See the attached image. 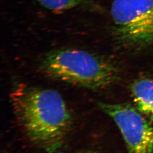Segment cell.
Masks as SVG:
<instances>
[{
  "label": "cell",
  "instance_id": "6da1fadb",
  "mask_svg": "<svg viewBox=\"0 0 153 153\" xmlns=\"http://www.w3.org/2000/svg\"><path fill=\"white\" fill-rule=\"evenodd\" d=\"M10 98L19 127L32 143L51 153L62 145L71 116L59 92L19 83Z\"/></svg>",
  "mask_w": 153,
  "mask_h": 153
},
{
  "label": "cell",
  "instance_id": "3957f363",
  "mask_svg": "<svg viewBox=\"0 0 153 153\" xmlns=\"http://www.w3.org/2000/svg\"><path fill=\"white\" fill-rule=\"evenodd\" d=\"M111 14L123 42L137 47L153 44V0H114Z\"/></svg>",
  "mask_w": 153,
  "mask_h": 153
},
{
  "label": "cell",
  "instance_id": "ba28073f",
  "mask_svg": "<svg viewBox=\"0 0 153 153\" xmlns=\"http://www.w3.org/2000/svg\"></svg>",
  "mask_w": 153,
  "mask_h": 153
},
{
  "label": "cell",
  "instance_id": "277c9868",
  "mask_svg": "<svg viewBox=\"0 0 153 153\" xmlns=\"http://www.w3.org/2000/svg\"><path fill=\"white\" fill-rule=\"evenodd\" d=\"M97 104L116 123L128 153L153 152V126L137 108L129 104L98 101Z\"/></svg>",
  "mask_w": 153,
  "mask_h": 153
},
{
  "label": "cell",
  "instance_id": "52a82bcc",
  "mask_svg": "<svg viewBox=\"0 0 153 153\" xmlns=\"http://www.w3.org/2000/svg\"><path fill=\"white\" fill-rule=\"evenodd\" d=\"M55 153V152H53V153ZM97 153V152H93V151H83V152H77V153Z\"/></svg>",
  "mask_w": 153,
  "mask_h": 153
},
{
  "label": "cell",
  "instance_id": "8992f818",
  "mask_svg": "<svg viewBox=\"0 0 153 153\" xmlns=\"http://www.w3.org/2000/svg\"><path fill=\"white\" fill-rule=\"evenodd\" d=\"M44 7L56 12H64L75 8L96 9L91 0H36Z\"/></svg>",
  "mask_w": 153,
  "mask_h": 153
},
{
  "label": "cell",
  "instance_id": "5b68a950",
  "mask_svg": "<svg viewBox=\"0 0 153 153\" xmlns=\"http://www.w3.org/2000/svg\"><path fill=\"white\" fill-rule=\"evenodd\" d=\"M130 90L137 110L153 121V80H136L131 84Z\"/></svg>",
  "mask_w": 153,
  "mask_h": 153
},
{
  "label": "cell",
  "instance_id": "7a4b0ae2",
  "mask_svg": "<svg viewBox=\"0 0 153 153\" xmlns=\"http://www.w3.org/2000/svg\"><path fill=\"white\" fill-rule=\"evenodd\" d=\"M40 65L50 78L90 90L106 88L119 78L117 68L112 63L80 49L51 51L41 58Z\"/></svg>",
  "mask_w": 153,
  "mask_h": 153
}]
</instances>
